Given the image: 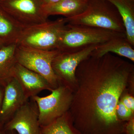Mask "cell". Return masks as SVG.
<instances>
[{"mask_svg": "<svg viewBox=\"0 0 134 134\" xmlns=\"http://www.w3.org/2000/svg\"><path fill=\"white\" fill-rule=\"evenodd\" d=\"M133 72V65L110 53L91 55L80 63L75 73L79 88L72 96L70 115L79 134H125L116 107Z\"/></svg>", "mask_w": 134, "mask_h": 134, "instance_id": "6da1fadb", "label": "cell"}, {"mask_svg": "<svg viewBox=\"0 0 134 134\" xmlns=\"http://www.w3.org/2000/svg\"><path fill=\"white\" fill-rule=\"evenodd\" d=\"M126 36V34L86 25L67 24L63 32L57 50L70 52L90 46L98 45L111 39Z\"/></svg>", "mask_w": 134, "mask_h": 134, "instance_id": "7a4b0ae2", "label": "cell"}, {"mask_svg": "<svg viewBox=\"0 0 134 134\" xmlns=\"http://www.w3.org/2000/svg\"><path fill=\"white\" fill-rule=\"evenodd\" d=\"M66 18L68 24L86 25L125 33L123 22L118 10L106 0H89L82 13Z\"/></svg>", "mask_w": 134, "mask_h": 134, "instance_id": "3957f363", "label": "cell"}, {"mask_svg": "<svg viewBox=\"0 0 134 134\" xmlns=\"http://www.w3.org/2000/svg\"><path fill=\"white\" fill-rule=\"evenodd\" d=\"M67 23L66 19L64 18L27 26L17 45L41 50H57Z\"/></svg>", "mask_w": 134, "mask_h": 134, "instance_id": "277c9868", "label": "cell"}, {"mask_svg": "<svg viewBox=\"0 0 134 134\" xmlns=\"http://www.w3.org/2000/svg\"><path fill=\"white\" fill-rule=\"evenodd\" d=\"M59 52L57 50H41L17 45L15 57L18 63L43 76L54 89L58 87L59 82L52 63Z\"/></svg>", "mask_w": 134, "mask_h": 134, "instance_id": "5b68a950", "label": "cell"}, {"mask_svg": "<svg viewBox=\"0 0 134 134\" xmlns=\"http://www.w3.org/2000/svg\"><path fill=\"white\" fill-rule=\"evenodd\" d=\"M48 96L31 98L37 106L40 127L50 124L67 113L72 101V95L68 87L59 85Z\"/></svg>", "mask_w": 134, "mask_h": 134, "instance_id": "8992f818", "label": "cell"}, {"mask_svg": "<svg viewBox=\"0 0 134 134\" xmlns=\"http://www.w3.org/2000/svg\"><path fill=\"white\" fill-rule=\"evenodd\" d=\"M43 0H0V7L25 27L47 21Z\"/></svg>", "mask_w": 134, "mask_h": 134, "instance_id": "52a82bcc", "label": "cell"}, {"mask_svg": "<svg viewBox=\"0 0 134 134\" xmlns=\"http://www.w3.org/2000/svg\"><path fill=\"white\" fill-rule=\"evenodd\" d=\"M98 45L70 52H59L53 60L52 66L59 82L70 89L76 83V71L82 62L91 55Z\"/></svg>", "mask_w": 134, "mask_h": 134, "instance_id": "ba28073f", "label": "cell"}, {"mask_svg": "<svg viewBox=\"0 0 134 134\" xmlns=\"http://www.w3.org/2000/svg\"><path fill=\"white\" fill-rule=\"evenodd\" d=\"M27 101L3 125L6 132L14 131L18 134H40L38 111L32 99Z\"/></svg>", "mask_w": 134, "mask_h": 134, "instance_id": "9c48e42d", "label": "cell"}, {"mask_svg": "<svg viewBox=\"0 0 134 134\" xmlns=\"http://www.w3.org/2000/svg\"><path fill=\"white\" fill-rule=\"evenodd\" d=\"M28 100L19 82L12 77L4 86L0 123L4 125Z\"/></svg>", "mask_w": 134, "mask_h": 134, "instance_id": "30bf717a", "label": "cell"}, {"mask_svg": "<svg viewBox=\"0 0 134 134\" xmlns=\"http://www.w3.org/2000/svg\"><path fill=\"white\" fill-rule=\"evenodd\" d=\"M19 82L27 98L37 96L44 90H53L46 80L40 75L17 63L14 77Z\"/></svg>", "mask_w": 134, "mask_h": 134, "instance_id": "8fae6325", "label": "cell"}, {"mask_svg": "<svg viewBox=\"0 0 134 134\" xmlns=\"http://www.w3.org/2000/svg\"><path fill=\"white\" fill-rule=\"evenodd\" d=\"M134 47L128 41L126 36L116 37L98 45L92 55L101 57L108 53H113L134 62Z\"/></svg>", "mask_w": 134, "mask_h": 134, "instance_id": "7c38bea8", "label": "cell"}, {"mask_svg": "<svg viewBox=\"0 0 134 134\" xmlns=\"http://www.w3.org/2000/svg\"><path fill=\"white\" fill-rule=\"evenodd\" d=\"M88 3V0H61L55 3L44 5V12L48 17L60 15L65 18H70L82 13Z\"/></svg>", "mask_w": 134, "mask_h": 134, "instance_id": "4fadbf2b", "label": "cell"}, {"mask_svg": "<svg viewBox=\"0 0 134 134\" xmlns=\"http://www.w3.org/2000/svg\"><path fill=\"white\" fill-rule=\"evenodd\" d=\"M26 27L0 7V39L5 45L14 44H17Z\"/></svg>", "mask_w": 134, "mask_h": 134, "instance_id": "5bb4252c", "label": "cell"}, {"mask_svg": "<svg viewBox=\"0 0 134 134\" xmlns=\"http://www.w3.org/2000/svg\"><path fill=\"white\" fill-rule=\"evenodd\" d=\"M16 46V44H11L0 48V85L3 87L14 77L17 64L15 57Z\"/></svg>", "mask_w": 134, "mask_h": 134, "instance_id": "9a60e30c", "label": "cell"}, {"mask_svg": "<svg viewBox=\"0 0 134 134\" xmlns=\"http://www.w3.org/2000/svg\"><path fill=\"white\" fill-rule=\"evenodd\" d=\"M116 7L121 17L125 27L126 37L134 46V1L106 0Z\"/></svg>", "mask_w": 134, "mask_h": 134, "instance_id": "2e32d148", "label": "cell"}, {"mask_svg": "<svg viewBox=\"0 0 134 134\" xmlns=\"http://www.w3.org/2000/svg\"><path fill=\"white\" fill-rule=\"evenodd\" d=\"M40 134H79L67 113L50 124L40 127Z\"/></svg>", "mask_w": 134, "mask_h": 134, "instance_id": "e0dca14e", "label": "cell"}, {"mask_svg": "<svg viewBox=\"0 0 134 134\" xmlns=\"http://www.w3.org/2000/svg\"><path fill=\"white\" fill-rule=\"evenodd\" d=\"M133 112L132 110L126 107L121 101L118 102L116 107V114L120 120H129L132 118Z\"/></svg>", "mask_w": 134, "mask_h": 134, "instance_id": "ac0fdd59", "label": "cell"}, {"mask_svg": "<svg viewBox=\"0 0 134 134\" xmlns=\"http://www.w3.org/2000/svg\"><path fill=\"white\" fill-rule=\"evenodd\" d=\"M121 101L126 107L134 111V99L133 97L130 96H125Z\"/></svg>", "mask_w": 134, "mask_h": 134, "instance_id": "d6986e66", "label": "cell"}, {"mask_svg": "<svg viewBox=\"0 0 134 134\" xmlns=\"http://www.w3.org/2000/svg\"><path fill=\"white\" fill-rule=\"evenodd\" d=\"M124 132L126 134H134V120L133 117L125 124Z\"/></svg>", "mask_w": 134, "mask_h": 134, "instance_id": "ffe728a7", "label": "cell"}, {"mask_svg": "<svg viewBox=\"0 0 134 134\" xmlns=\"http://www.w3.org/2000/svg\"><path fill=\"white\" fill-rule=\"evenodd\" d=\"M3 93H4V87L0 85V112H1L2 105Z\"/></svg>", "mask_w": 134, "mask_h": 134, "instance_id": "44dd1931", "label": "cell"}, {"mask_svg": "<svg viewBox=\"0 0 134 134\" xmlns=\"http://www.w3.org/2000/svg\"><path fill=\"white\" fill-rule=\"evenodd\" d=\"M61 0H43L44 5L53 4Z\"/></svg>", "mask_w": 134, "mask_h": 134, "instance_id": "7402d4cb", "label": "cell"}, {"mask_svg": "<svg viewBox=\"0 0 134 134\" xmlns=\"http://www.w3.org/2000/svg\"><path fill=\"white\" fill-rule=\"evenodd\" d=\"M0 134H7L3 127V125L0 123Z\"/></svg>", "mask_w": 134, "mask_h": 134, "instance_id": "603a6c76", "label": "cell"}, {"mask_svg": "<svg viewBox=\"0 0 134 134\" xmlns=\"http://www.w3.org/2000/svg\"><path fill=\"white\" fill-rule=\"evenodd\" d=\"M4 46H5V45L4 43H3V41L0 39V48H1L2 47Z\"/></svg>", "mask_w": 134, "mask_h": 134, "instance_id": "cb8c5ba5", "label": "cell"}, {"mask_svg": "<svg viewBox=\"0 0 134 134\" xmlns=\"http://www.w3.org/2000/svg\"><path fill=\"white\" fill-rule=\"evenodd\" d=\"M6 132L8 133L7 134H18L16 132L14 131H8V132Z\"/></svg>", "mask_w": 134, "mask_h": 134, "instance_id": "d4e9b609", "label": "cell"}, {"mask_svg": "<svg viewBox=\"0 0 134 134\" xmlns=\"http://www.w3.org/2000/svg\"><path fill=\"white\" fill-rule=\"evenodd\" d=\"M88 1H89V0H88Z\"/></svg>", "mask_w": 134, "mask_h": 134, "instance_id": "484cf974", "label": "cell"}, {"mask_svg": "<svg viewBox=\"0 0 134 134\" xmlns=\"http://www.w3.org/2000/svg\"><path fill=\"white\" fill-rule=\"evenodd\" d=\"M133 1H134V0H133Z\"/></svg>", "mask_w": 134, "mask_h": 134, "instance_id": "4316f807", "label": "cell"}]
</instances>
